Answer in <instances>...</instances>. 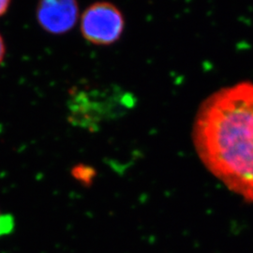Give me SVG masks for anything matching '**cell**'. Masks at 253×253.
I'll return each instance as SVG.
<instances>
[{"instance_id":"277c9868","label":"cell","mask_w":253,"mask_h":253,"mask_svg":"<svg viewBox=\"0 0 253 253\" xmlns=\"http://www.w3.org/2000/svg\"><path fill=\"white\" fill-rule=\"evenodd\" d=\"M14 227V219L8 214H2L0 212V236L8 235Z\"/></svg>"},{"instance_id":"6da1fadb","label":"cell","mask_w":253,"mask_h":253,"mask_svg":"<svg viewBox=\"0 0 253 253\" xmlns=\"http://www.w3.org/2000/svg\"><path fill=\"white\" fill-rule=\"evenodd\" d=\"M193 139L208 170L253 203V83L223 88L205 100Z\"/></svg>"},{"instance_id":"3957f363","label":"cell","mask_w":253,"mask_h":253,"mask_svg":"<svg viewBox=\"0 0 253 253\" xmlns=\"http://www.w3.org/2000/svg\"><path fill=\"white\" fill-rule=\"evenodd\" d=\"M79 17L77 0H40L37 20L46 32L61 35L73 29Z\"/></svg>"},{"instance_id":"8992f818","label":"cell","mask_w":253,"mask_h":253,"mask_svg":"<svg viewBox=\"0 0 253 253\" xmlns=\"http://www.w3.org/2000/svg\"><path fill=\"white\" fill-rule=\"evenodd\" d=\"M5 54H6V45H5L3 38H2L1 34H0V64L3 62Z\"/></svg>"},{"instance_id":"7a4b0ae2","label":"cell","mask_w":253,"mask_h":253,"mask_svg":"<svg viewBox=\"0 0 253 253\" xmlns=\"http://www.w3.org/2000/svg\"><path fill=\"white\" fill-rule=\"evenodd\" d=\"M124 26L121 11L109 2H96L82 15V35L95 45H110L118 42Z\"/></svg>"},{"instance_id":"5b68a950","label":"cell","mask_w":253,"mask_h":253,"mask_svg":"<svg viewBox=\"0 0 253 253\" xmlns=\"http://www.w3.org/2000/svg\"><path fill=\"white\" fill-rule=\"evenodd\" d=\"M10 2L11 0H0V17L8 11Z\"/></svg>"}]
</instances>
